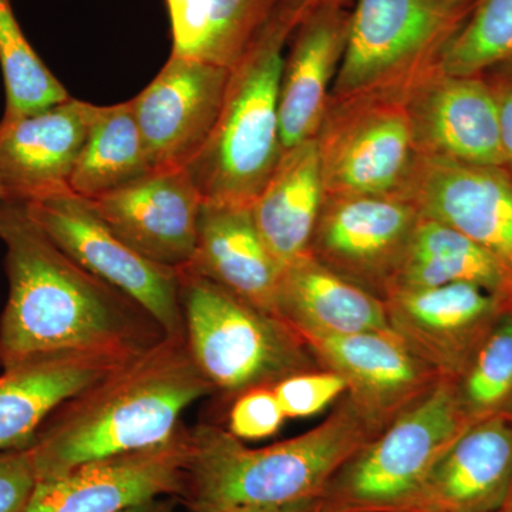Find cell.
Masks as SVG:
<instances>
[{
  "mask_svg": "<svg viewBox=\"0 0 512 512\" xmlns=\"http://www.w3.org/2000/svg\"><path fill=\"white\" fill-rule=\"evenodd\" d=\"M9 296L0 316V366L63 350L138 353L167 338L119 289L57 247L23 201L0 202Z\"/></svg>",
  "mask_w": 512,
  "mask_h": 512,
  "instance_id": "6da1fadb",
  "label": "cell"
},
{
  "mask_svg": "<svg viewBox=\"0 0 512 512\" xmlns=\"http://www.w3.org/2000/svg\"><path fill=\"white\" fill-rule=\"evenodd\" d=\"M214 392L185 339L160 340L47 419L29 447L37 481L173 439L185 409Z\"/></svg>",
  "mask_w": 512,
  "mask_h": 512,
  "instance_id": "7a4b0ae2",
  "label": "cell"
},
{
  "mask_svg": "<svg viewBox=\"0 0 512 512\" xmlns=\"http://www.w3.org/2000/svg\"><path fill=\"white\" fill-rule=\"evenodd\" d=\"M387 426L348 392L318 426L268 447L251 448L217 424H198L190 429L178 503L191 512H227L316 497Z\"/></svg>",
  "mask_w": 512,
  "mask_h": 512,
  "instance_id": "3957f363",
  "label": "cell"
},
{
  "mask_svg": "<svg viewBox=\"0 0 512 512\" xmlns=\"http://www.w3.org/2000/svg\"><path fill=\"white\" fill-rule=\"evenodd\" d=\"M302 18L288 0L231 69L214 130L185 168L204 202L251 207L274 173L284 151L279 93L285 46Z\"/></svg>",
  "mask_w": 512,
  "mask_h": 512,
  "instance_id": "277c9868",
  "label": "cell"
},
{
  "mask_svg": "<svg viewBox=\"0 0 512 512\" xmlns=\"http://www.w3.org/2000/svg\"><path fill=\"white\" fill-rule=\"evenodd\" d=\"M178 275L185 342L215 392L237 397L322 369L311 346L278 316L190 269Z\"/></svg>",
  "mask_w": 512,
  "mask_h": 512,
  "instance_id": "5b68a950",
  "label": "cell"
},
{
  "mask_svg": "<svg viewBox=\"0 0 512 512\" xmlns=\"http://www.w3.org/2000/svg\"><path fill=\"white\" fill-rule=\"evenodd\" d=\"M474 0H356L329 101L404 94L439 66Z\"/></svg>",
  "mask_w": 512,
  "mask_h": 512,
  "instance_id": "8992f818",
  "label": "cell"
},
{
  "mask_svg": "<svg viewBox=\"0 0 512 512\" xmlns=\"http://www.w3.org/2000/svg\"><path fill=\"white\" fill-rule=\"evenodd\" d=\"M470 426L453 380H441L350 457L320 497L330 512H396Z\"/></svg>",
  "mask_w": 512,
  "mask_h": 512,
  "instance_id": "52a82bcc",
  "label": "cell"
},
{
  "mask_svg": "<svg viewBox=\"0 0 512 512\" xmlns=\"http://www.w3.org/2000/svg\"><path fill=\"white\" fill-rule=\"evenodd\" d=\"M316 143L326 195L403 198L419 158L404 94L329 101Z\"/></svg>",
  "mask_w": 512,
  "mask_h": 512,
  "instance_id": "ba28073f",
  "label": "cell"
},
{
  "mask_svg": "<svg viewBox=\"0 0 512 512\" xmlns=\"http://www.w3.org/2000/svg\"><path fill=\"white\" fill-rule=\"evenodd\" d=\"M23 204L64 254L137 302L167 338L185 339L178 271L138 254L86 198L69 188Z\"/></svg>",
  "mask_w": 512,
  "mask_h": 512,
  "instance_id": "9c48e42d",
  "label": "cell"
},
{
  "mask_svg": "<svg viewBox=\"0 0 512 512\" xmlns=\"http://www.w3.org/2000/svg\"><path fill=\"white\" fill-rule=\"evenodd\" d=\"M421 220L416 205L386 195H326L309 254L377 298L393 291Z\"/></svg>",
  "mask_w": 512,
  "mask_h": 512,
  "instance_id": "30bf717a",
  "label": "cell"
},
{
  "mask_svg": "<svg viewBox=\"0 0 512 512\" xmlns=\"http://www.w3.org/2000/svg\"><path fill=\"white\" fill-rule=\"evenodd\" d=\"M419 157L504 167L500 119L483 74L453 76L434 67L404 93Z\"/></svg>",
  "mask_w": 512,
  "mask_h": 512,
  "instance_id": "8fae6325",
  "label": "cell"
},
{
  "mask_svg": "<svg viewBox=\"0 0 512 512\" xmlns=\"http://www.w3.org/2000/svg\"><path fill=\"white\" fill-rule=\"evenodd\" d=\"M190 454V429L130 453L97 458L37 481L26 512H123L161 497L178 498Z\"/></svg>",
  "mask_w": 512,
  "mask_h": 512,
  "instance_id": "7c38bea8",
  "label": "cell"
},
{
  "mask_svg": "<svg viewBox=\"0 0 512 512\" xmlns=\"http://www.w3.org/2000/svg\"><path fill=\"white\" fill-rule=\"evenodd\" d=\"M231 70L171 55L131 100L154 170L187 168L207 144L224 103Z\"/></svg>",
  "mask_w": 512,
  "mask_h": 512,
  "instance_id": "4fadbf2b",
  "label": "cell"
},
{
  "mask_svg": "<svg viewBox=\"0 0 512 512\" xmlns=\"http://www.w3.org/2000/svg\"><path fill=\"white\" fill-rule=\"evenodd\" d=\"M403 198L421 217L476 242L512 278V174L507 168L419 157Z\"/></svg>",
  "mask_w": 512,
  "mask_h": 512,
  "instance_id": "5bb4252c",
  "label": "cell"
},
{
  "mask_svg": "<svg viewBox=\"0 0 512 512\" xmlns=\"http://www.w3.org/2000/svg\"><path fill=\"white\" fill-rule=\"evenodd\" d=\"M390 329L444 379L456 380L507 305L477 285L396 289L384 299Z\"/></svg>",
  "mask_w": 512,
  "mask_h": 512,
  "instance_id": "9a60e30c",
  "label": "cell"
},
{
  "mask_svg": "<svg viewBox=\"0 0 512 512\" xmlns=\"http://www.w3.org/2000/svg\"><path fill=\"white\" fill-rule=\"evenodd\" d=\"M87 201L138 254L175 271L191 264L204 200L185 168L153 171Z\"/></svg>",
  "mask_w": 512,
  "mask_h": 512,
  "instance_id": "2e32d148",
  "label": "cell"
},
{
  "mask_svg": "<svg viewBox=\"0 0 512 512\" xmlns=\"http://www.w3.org/2000/svg\"><path fill=\"white\" fill-rule=\"evenodd\" d=\"M309 346L320 366L339 373L348 383L350 396L386 424L444 380L393 330L336 336Z\"/></svg>",
  "mask_w": 512,
  "mask_h": 512,
  "instance_id": "e0dca14e",
  "label": "cell"
},
{
  "mask_svg": "<svg viewBox=\"0 0 512 512\" xmlns=\"http://www.w3.org/2000/svg\"><path fill=\"white\" fill-rule=\"evenodd\" d=\"M511 488L512 424L491 417L471 424L396 512H497Z\"/></svg>",
  "mask_w": 512,
  "mask_h": 512,
  "instance_id": "ac0fdd59",
  "label": "cell"
},
{
  "mask_svg": "<svg viewBox=\"0 0 512 512\" xmlns=\"http://www.w3.org/2000/svg\"><path fill=\"white\" fill-rule=\"evenodd\" d=\"M100 106L72 99L0 121V184L8 200L30 201L69 188Z\"/></svg>",
  "mask_w": 512,
  "mask_h": 512,
  "instance_id": "d6986e66",
  "label": "cell"
},
{
  "mask_svg": "<svg viewBox=\"0 0 512 512\" xmlns=\"http://www.w3.org/2000/svg\"><path fill=\"white\" fill-rule=\"evenodd\" d=\"M134 355L137 353L63 350L32 356L3 370L0 453L32 446L43 424L62 404Z\"/></svg>",
  "mask_w": 512,
  "mask_h": 512,
  "instance_id": "ffe728a7",
  "label": "cell"
},
{
  "mask_svg": "<svg viewBox=\"0 0 512 512\" xmlns=\"http://www.w3.org/2000/svg\"><path fill=\"white\" fill-rule=\"evenodd\" d=\"M350 13L346 3H325L293 30L279 93L282 150L318 136L348 43Z\"/></svg>",
  "mask_w": 512,
  "mask_h": 512,
  "instance_id": "44dd1931",
  "label": "cell"
},
{
  "mask_svg": "<svg viewBox=\"0 0 512 512\" xmlns=\"http://www.w3.org/2000/svg\"><path fill=\"white\" fill-rule=\"evenodd\" d=\"M275 315L306 343L392 330L384 301L330 271L311 254L282 269Z\"/></svg>",
  "mask_w": 512,
  "mask_h": 512,
  "instance_id": "7402d4cb",
  "label": "cell"
},
{
  "mask_svg": "<svg viewBox=\"0 0 512 512\" xmlns=\"http://www.w3.org/2000/svg\"><path fill=\"white\" fill-rule=\"evenodd\" d=\"M184 269L275 315L276 291L284 268L266 247L251 207L202 202L197 249Z\"/></svg>",
  "mask_w": 512,
  "mask_h": 512,
  "instance_id": "603a6c76",
  "label": "cell"
},
{
  "mask_svg": "<svg viewBox=\"0 0 512 512\" xmlns=\"http://www.w3.org/2000/svg\"><path fill=\"white\" fill-rule=\"evenodd\" d=\"M325 197L316 138L282 151L251 204L256 228L282 268L309 254Z\"/></svg>",
  "mask_w": 512,
  "mask_h": 512,
  "instance_id": "cb8c5ba5",
  "label": "cell"
},
{
  "mask_svg": "<svg viewBox=\"0 0 512 512\" xmlns=\"http://www.w3.org/2000/svg\"><path fill=\"white\" fill-rule=\"evenodd\" d=\"M288 0H165L173 52L234 69Z\"/></svg>",
  "mask_w": 512,
  "mask_h": 512,
  "instance_id": "d4e9b609",
  "label": "cell"
},
{
  "mask_svg": "<svg viewBox=\"0 0 512 512\" xmlns=\"http://www.w3.org/2000/svg\"><path fill=\"white\" fill-rule=\"evenodd\" d=\"M450 284L480 286L512 309V278L503 266L456 229L421 217L393 291Z\"/></svg>",
  "mask_w": 512,
  "mask_h": 512,
  "instance_id": "484cf974",
  "label": "cell"
},
{
  "mask_svg": "<svg viewBox=\"0 0 512 512\" xmlns=\"http://www.w3.org/2000/svg\"><path fill=\"white\" fill-rule=\"evenodd\" d=\"M130 101L100 107L69 178L86 200L103 197L153 173Z\"/></svg>",
  "mask_w": 512,
  "mask_h": 512,
  "instance_id": "4316f807",
  "label": "cell"
},
{
  "mask_svg": "<svg viewBox=\"0 0 512 512\" xmlns=\"http://www.w3.org/2000/svg\"><path fill=\"white\" fill-rule=\"evenodd\" d=\"M0 67L6 90L3 121L39 113L70 99L26 39L12 0H0Z\"/></svg>",
  "mask_w": 512,
  "mask_h": 512,
  "instance_id": "83f0119b",
  "label": "cell"
},
{
  "mask_svg": "<svg viewBox=\"0 0 512 512\" xmlns=\"http://www.w3.org/2000/svg\"><path fill=\"white\" fill-rule=\"evenodd\" d=\"M471 424L505 416L512 406V309H505L461 375L453 380Z\"/></svg>",
  "mask_w": 512,
  "mask_h": 512,
  "instance_id": "f1b7e54d",
  "label": "cell"
},
{
  "mask_svg": "<svg viewBox=\"0 0 512 512\" xmlns=\"http://www.w3.org/2000/svg\"><path fill=\"white\" fill-rule=\"evenodd\" d=\"M511 57L512 0H474L437 67L453 76H476Z\"/></svg>",
  "mask_w": 512,
  "mask_h": 512,
  "instance_id": "f546056e",
  "label": "cell"
},
{
  "mask_svg": "<svg viewBox=\"0 0 512 512\" xmlns=\"http://www.w3.org/2000/svg\"><path fill=\"white\" fill-rule=\"evenodd\" d=\"M286 419H303L322 412L348 392V383L335 370L295 373L272 386Z\"/></svg>",
  "mask_w": 512,
  "mask_h": 512,
  "instance_id": "4dcf8cb0",
  "label": "cell"
},
{
  "mask_svg": "<svg viewBox=\"0 0 512 512\" xmlns=\"http://www.w3.org/2000/svg\"><path fill=\"white\" fill-rule=\"evenodd\" d=\"M286 416L272 386L238 394L228 416V431L237 439L264 440L284 426Z\"/></svg>",
  "mask_w": 512,
  "mask_h": 512,
  "instance_id": "1f68e13d",
  "label": "cell"
},
{
  "mask_svg": "<svg viewBox=\"0 0 512 512\" xmlns=\"http://www.w3.org/2000/svg\"><path fill=\"white\" fill-rule=\"evenodd\" d=\"M37 477L29 448L0 453V512H26Z\"/></svg>",
  "mask_w": 512,
  "mask_h": 512,
  "instance_id": "d6a6232c",
  "label": "cell"
},
{
  "mask_svg": "<svg viewBox=\"0 0 512 512\" xmlns=\"http://www.w3.org/2000/svg\"><path fill=\"white\" fill-rule=\"evenodd\" d=\"M487 80L497 104L503 140L505 165L512 174V57L481 73Z\"/></svg>",
  "mask_w": 512,
  "mask_h": 512,
  "instance_id": "836d02e7",
  "label": "cell"
},
{
  "mask_svg": "<svg viewBox=\"0 0 512 512\" xmlns=\"http://www.w3.org/2000/svg\"><path fill=\"white\" fill-rule=\"evenodd\" d=\"M227 512H330L320 495L288 501L281 504L249 505V507L234 508Z\"/></svg>",
  "mask_w": 512,
  "mask_h": 512,
  "instance_id": "e575fe53",
  "label": "cell"
},
{
  "mask_svg": "<svg viewBox=\"0 0 512 512\" xmlns=\"http://www.w3.org/2000/svg\"><path fill=\"white\" fill-rule=\"evenodd\" d=\"M177 498L161 497L147 503L134 505L123 512H177Z\"/></svg>",
  "mask_w": 512,
  "mask_h": 512,
  "instance_id": "d590c367",
  "label": "cell"
},
{
  "mask_svg": "<svg viewBox=\"0 0 512 512\" xmlns=\"http://www.w3.org/2000/svg\"><path fill=\"white\" fill-rule=\"evenodd\" d=\"M291 2L296 8L301 10L302 15L305 16L309 10L318 8L320 5H325V3L338 2L349 5L350 0H291Z\"/></svg>",
  "mask_w": 512,
  "mask_h": 512,
  "instance_id": "8d00e7d4",
  "label": "cell"
},
{
  "mask_svg": "<svg viewBox=\"0 0 512 512\" xmlns=\"http://www.w3.org/2000/svg\"><path fill=\"white\" fill-rule=\"evenodd\" d=\"M503 510L505 512H512V488L510 491V495H508L507 503H505Z\"/></svg>",
  "mask_w": 512,
  "mask_h": 512,
  "instance_id": "74e56055",
  "label": "cell"
},
{
  "mask_svg": "<svg viewBox=\"0 0 512 512\" xmlns=\"http://www.w3.org/2000/svg\"><path fill=\"white\" fill-rule=\"evenodd\" d=\"M8 200V195H6L5 188H3V185L0 184V202Z\"/></svg>",
  "mask_w": 512,
  "mask_h": 512,
  "instance_id": "f35d334b",
  "label": "cell"
},
{
  "mask_svg": "<svg viewBox=\"0 0 512 512\" xmlns=\"http://www.w3.org/2000/svg\"><path fill=\"white\" fill-rule=\"evenodd\" d=\"M505 416H507V419L511 421V424H512V406H511V409H510V412H508L507 414H505Z\"/></svg>",
  "mask_w": 512,
  "mask_h": 512,
  "instance_id": "ab89813d",
  "label": "cell"
},
{
  "mask_svg": "<svg viewBox=\"0 0 512 512\" xmlns=\"http://www.w3.org/2000/svg\"><path fill=\"white\" fill-rule=\"evenodd\" d=\"M497 512H505L504 510H501V511H497Z\"/></svg>",
  "mask_w": 512,
  "mask_h": 512,
  "instance_id": "60d3db41",
  "label": "cell"
}]
</instances>
